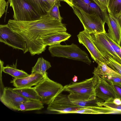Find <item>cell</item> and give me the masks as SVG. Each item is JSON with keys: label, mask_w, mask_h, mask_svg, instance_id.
Listing matches in <instances>:
<instances>
[{"label": "cell", "mask_w": 121, "mask_h": 121, "mask_svg": "<svg viewBox=\"0 0 121 121\" xmlns=\"http://www.w3.org/2000/svg\"><path fill=\"white\" fill-rule=\"evenodd\" d=\"M7 24L12 31L24 39L29 52L32 56L44 52L47 46L44 42L45 39L55 33L67 30L64 24L48 14L31 21L10 19Z\"/></svg>", "instance_id": "1"}, {"label": "cell", "mask_w": 121, "mask_h": 121, "mask_svg": "<svg viewBox=\"0 0 121 121\" xmlns=\"http://www.w3.org/2000/svg\"><path fill=\"white\" fill-rule=\"evenodd\" d=\"M98 79V76L94 74L82 81L72 82L64 86V91L69 93L68 96L72 101L95 99L97 98L95 90Z\"/></svg>", "instance_id": "2"}, {"label": "cell", "mask_w": 121, "mask_h": 121, "mask_svg": "<svg viewBox=\"0 0 121 121\" xmlns=\"http://www.w3.org/2000/svg\"><path fill=\"white\" fill-rule=\"evenodd\" d=\"M48 50L52 57H63L81 61L89 65L91 63L88 55L77 45H62L60 43L49 46Z\"/></svg>", "instance_id": "3"}, {"label": "cell", "mask_w": 121, "mask_h": 121, "mask_svg": "<svg viewBox=\"0 0 121 121\" xmlns=\"http://www.w3.org/2000/svg\"><path fill=\"white\" fill-rule=\"evenodd\" d=\"M71 7L83 25L84 30L89 33H106L104 28L105 23L98 15L95 13H89L73 5Z\"/></svg>", "instance_id": "4"}, {"label": "cell", "mask_w": 121, "mask_h": 121, "mask_svg": "<svg viewBox=\"0 0 121 121\" xmlns=\"http://www.w3.org/2000/svg\"><path fill=\"white\" fill-rule=\"evenodd\" d=\"M34 88L43 103L48 105L64 89L62 85L51 79L48 75Z\"/></svg>", "instance_id": "5"}, {"label": "cell", "mask_w": 121, "mask_h": 121, "mask_svg": "<svg viewBox=\"0 0 121 121\" xmlns=\"http://www.w3.org/2000/svg\"><path fill=\"white\" fill-rule=\"evenodd\" d=\"M8 1L13 11L14 20L29 21L41 17L26 0H9Z\"/></svg>", "instance_id": "6"}, {"label": "cell", "mask_w": 121, "mask_h": 121, "mask_svg": "<svg viewBox=\"0 0 121 121\" xmlns=\"http://www.w3.org/2000/svg\"><path fill=\"white\" fill-rule=\"evenodd\" d=\"M0 41L13 48L22 50L24 54L29 52L24 39L12 31L7 24L0 25Z\"/></svg>", "instance_id": "7"}, {"label": "cell", "mask_w": 121, "mask_h": 121, "mask_svg": "<svg viewBox=\"0 0 121 121\" xmlns=\"http://www.w3.org/2000/svg\"><path fill=\"white\" fill-rule=\"evenodd\" d=\"M82 107L74 104L68 95L62 94L57 95L48 105L47 109L49 112L56 114L71 113Z\"/></svg>", "instance_id": "8"}, {"label": "cell", "mask_w": 121, "mask_h": 121, "mask_svg": "<svg viewBox=\"0 0 121 121\" xmlns=\"http://www.w3.org/2000/svg\"><path fill=\"white\" fill-rule=\"evenodd\" d=\"M105 33H89L93 43L107 63L108 58L110 57L121 64V59L108 41Z\"/></svg>", "instance_id": "9"}, {"label": "cell", "mask_w": 121, "mask_h": 121, "mask_svg": "<svg viewBox=\"0 0 121 121\" xmlns=\"http://www.w3.org/2000/svg\"><path fill=\"white\" fill-rule=\"evenodd\" d=\"M0 99L7 107L15 111H18L21 104L29 100L13 91V88L8 87L4 88Z\"/></svg>", "instance_id": "10"}, {"label": "cell", "mask_w": 121, "mask_h": 121, "mask_svg": "<svg viewBox=\"0 0 121 121\" xmlns=\"http://www.w3.org/2000/svg\"><path fill=\"white\" fill-rule=\"evenodd\" d=\"M77 36L79 43L86 47L89 52L92 59L97 64L100 62L107 64V62L91 39L89 33L84 30L80 32Z\"/></svg>", "instance_id": "11"}, {"label": "cell", "mask_w": 121, "mask_h": 121, "mask_svg": "<svg viewBox=\"0 0 121 121\" xmlns=\"http://www.w3.org/2000/svg\"><path fill=\"white\" fill-rule=\"evenodd\" d=\"M103 19L108 27V36L118 44L120 45L121 36V26L118 19L107 13H103Z\"/></svg>", "instance_id": "12"}, {"label": "cell", "mask_w": 121, "mask_h": 121, "mask_svg": "<svg viewBox=\"0 0 121 121\" xmlns=\"http://www.w3.org/2000/svg\"><path fill=\"white\" fill-rule=\"evenodd\" d=\"M98 76V81L95 90L96 96L106 102H112L114 99L118 98L110 84Z\"/></svg>", "instance_id": "13"}, {"label": "cell", "mask_w": 121, "mask_h": 121, "mask_svg": "<svg viewBox=\"0 0 121 121\" xmlns=\"http://www.w3.org/2000/svg\"><path fill=\"white\" fill-rule=\"evenodd\" d=\"M45 77L37 73H31L28 76L21 78H14L11 81L16 88L30 87L36 86Z\"/></svg>", "instance_id": "14"}, {"label": "cell", "mask_w": 121, "mask_h": 121, "mask_svg": "<svg viewBox=\"0 0 121 121\" xmlns=\"http://www.w3.org/2000/svg\"><path fill=\"white\" fill-rule=\"evenodd\" d=\"M117 112V111L106 107L91 106L82 107L79 109L72 112L71 113L98 114H111Z\"/></svg>", "instance_id": "15"}, {"label": "cell", "mask_w": 121, "mask_h": 121, "mask_svg": "<svg viewBox=\"0 0 121 121\" xmlns=\"http://www.w3.org/2000/svg\"><path fill=\"white\" fill-rule=\"evenodd\" d=\"M41 16L47 15L52 7L48 0H26Z\"/></svg>", "instance_id": "16"}, {"label": "cell", "mask_w": 121, "mask_h": 121, "mask_svg": "<svg viewBox=\"0 0 121 121\" xmlns=\"http://www.w3.org/2000/svg\"><path fill=\"white\" fill-rule=\"evenodd\" d=\"M71 36V35L66 31L57 32L45 39L44 42L46 46L59 44L68 40Z\"/></svg>", "instance_id": "17"}, {"label": "cell", "mask_w": 121, "mask_h": 121, "mask_svg": "<svg viewBox=\"0 0 121 121\" xmlns=\"http://www.w3.org/2000/svg\"><path fill=\"white\" fill-rule=\"evenodd\" d=\"M97 67H95L93 72L94 74L100 77L111 76L121 77V75L108 66L104 63L100 62Z\"/></svg>", "instance_id": "18"}, {"label": "cell", "mask_w": 121, "mask_h": 121, "mask_svg": "<svg viewBox=\"0 0 121 121\" xmlns=\"http://www.w3.org/2000/svg\"><path fill=\"white\" fill-rule=\"evenodd\" d=\"M51 67L50 62L43 57H39L35 66L32 67L31 73H38L45 77L48 75L47 70Z\"/></svg>", "instance_id": "19"}, {"label": "cell", "mask_w": 121, "mask_h": 121, "mask_svg": "<svg viewBox=\"0 0 121 121\" xmlns=\"http://www.w3.org/2000/svg\"><path fill=\"white\" fill-rule=\"evenodd\" d=\"M43 104L40 100H29L21 104L18 111L25 112L40 110L44 108Z\"/></svg>", "instance_id": "20"}, {"label": "cell", "mask_w": 121, "mask_h": 121, "mask_svg": "<svg viewBox=\"0 0 121 121\" xmlns=\"http://www.w3.org/2000/svg\"><path fill=\"white\" fill-rule=\"evenodd\" d=\"M13 91L29 100H40L41 99L34 87L13 88Z\"/></svg>", "instance_id": "21"}, {"label": "cell", "mask_w": 121, "mask_h": 121, "mask_svg": "<svg viewBox=\"0 0 121 121\" xmlns=\"http://www.w3.org/2000/svg\"><path fill=\"white\" fill-rule=\"evenodd\" d=\"M107 11L118 19L121 14V0H108Z\"/></svg>", "instance_id": "22"}, {"label": "cell", "mask_w": 121, "mask_h": 121, "mask_svg": "<svg viewBox=\"0 0 121 121\" xmlns=\"http://www.w3.org/2000/svg\"><path fill=\"white\" fill-rule=\"evenodd\" d=\"M2 71L16 78H23L29 75L23 70L17 69L14 64L10 66L7 65L3 67Z\"/></svg>", "instance_id": "23"}, {"label": "cell", "mask_w": 121, "mask_h": 121, "mask_svg": "<svg viewBox=\"0 0 121 121\" xmlns=\"http://www.w3.org/2000/svg\"><path fill=\"white\" fill-rule=\"evenodd\" d=\"M60 1L56 0L54 4L49 11L48 14L59 21L61 22L62 18L60 16L59 7L61 6Z\"/></svg>", "instance_id": "24"}, {"label": "cell", "mask_w": 121, "mask_h": 121, "mask_svg": "<svg viewBox=\"0 0 121 121\" xmlns=\"http://www.w3.org/2000/svg\"><path fill=\"white\" fill-rule=\"evenodd\" d=\"M73 5L80 8L90 13V5L92 0H72Z\"/></svg>", "instance_id": "25"}, {"label": "cell", "mask_w": 121, "mask_h": 121, "mask_svg": "<svg viewBox=\"0 0 121 121\" xmlns=\"http://www.w3.org/2000/svg\"><path fill=\"white\" fill-rule=\"evenodd\" d=\"M97 106H104L113 110L121 112V104L118 105L113 103L112 102H99L97 103Z\"/></svg>", "instance_id": "26"}, {"label": "cell", "mask_w": 121, "mask_h": 121, "mask_svg": "<svg viewBox=\"0 0 121 121\" xmlns=\"http://www.w3.org/2000/svg\"><path fill=\"white\" fill-rule=\"evenodd\" d=\"M108 66L121 75V64L110 57L108 58Z\"/></svg>", "instance_id": "27"}, {"label": "cell", "mask_w": 121, "mask_h": 121, "mask_svg": "<svg viewBox=\"0 0 121 121\" xmlns=\"http://www.w3.org/2000/svg\"><path fill=\"white\" fill-rule=\"evenodd\" d=\"M105 34L107 40L115 52L121 59V46L110 39L108 36L106 32Z\"/></svg>", "instance_id": "28"}, {"label": "cell", "mask_w": 121, "mask_h": 121, "mask_svg": "<svg viewBox=\"0 0 121 121\" xmlns=\"http://www.w3.org/2000/svg\"><path fill=\"white\" fill-rule=\"evenodd\" d=\"M89 7L90 13H95L99 15L103 19V13L93 1L90 3Z\"/></svg>", "instance_id": "29"}, {"label": "cell", "mask_w": 121, "mask_h": 121, "mask_svg": "<svg viewBox=\"0 0 121 121\" xmlns=\"http://www.w3.org/2000/svg\"><path fill=\"white\" fill-rule=\"evenodd\" d=\"M100 77L109 83L121 85V77L109 76Z\"/></svg>", "instance_id": "30"}, {"label": "cell", "mask_w": 121, "mask_h": 121, "mask_svg": "<svg viewBox=\"0 0 121 121\" xmlns=\"http://www.w3.org/2000/svg\"><path fill=\"white\" fill-rule=\"evenodd\" d=\"M103 13L107 11L108 0H92Z\"/></svg>", "instance_id": "31"}, {"label": "cell", "mask_w": 121, "mask_h": 121, "mask_svg": "<svg viewBox=\"0 0 121 121\" xmlns=\"http://www.w3.org/2000/svg\"><path fill=\"white\" fill-rule=\"evenodd\" d=\"M109 84L118 97L121 100V87L120 85Z\"/></svg>", "instance_id": "32"}, {"label": "cell", "mask_w": 121, "mask_h": 121, "mask_svg": "<svg viewBox=\"0 0 121 121\" xmlns=\"http://www.w3.org/2000/svg\"><path fill=\"white\" fill-rule=\"evenodd\" d=\"M7 3L5 0H0V17L1 18L6 11L5 8Z\"/></svg>", "instance_id": "33"}, {"label": "cell", "mask_w": 121, "mask_h": 121, "mask_svg": "<svg viewBox=\"0 0 121 121\" xmlns=\"http://www.w3.org/2000/svg\"><path fill=\"white\" fill-rule=\"evenodd\" d=\"M113 102L117 105H120L121 104V100L118 98H116L113 99Z\"/></svg>", "instance_id": "34"}, {"label": "cell", "mask_w": 121, "mask_h": 121, "mask_svg": "<svg viewBox=\"0 0 121 121\" xmlns=\"http://www.w3.org/2000/svg\"><path fill=\"white\" fill-rule=\"evenodd\" d=\"M64 1L66 2L70 7H71L73 4L72 3V0H63Z\"/></svg>", "instance_id": "35"}, {"label": "cell", "mask_w": 121, "mask_h": 121, "mask_svg": "<svg viewBox=\"0 0 121 121\" xmlns=\"http://www.w3.org/2000/svg\"><path fill=\"white\" fill-rule=\"evenodd\" d=\"M52 7L54 4L56 0H48Z\"/></svg>", "instance_id": "36"}, {"label": "cell", "mask_w": 121, "mask_h": 121, "mask_svg": "<svg viewBox=\"0 0 121 121\" xmlns=\"http://www.w3.org/2000/svg\"><path fill=\"white\" fill-rule=\"evenodd\" d=\"M72 79L73 82H77L78 81V77L76 75H74V77L72 78Z\"/></svg>", "instance_id": "37"}, {"label": "cell", "mask_w": 121, "mask_h": 121, "mask_svg": "<svg viewBox=\"0 0 121 121\" xmlns=\"http://www.w3.org/2000/svg\"><path fill=\"white\" fill-rule=\"evenodd\" d=\"M119 20V22H120V24H121V20ZM120 46H121V41H120Z\"/></svg>", "instance_id": "38"}, {"label": "cell", "mask_w": 121, "mask_h": 121, "mask_svg": "<svg viewBox=\"0 0 121 121\" xmlns=\"http://www.w3.org/2000/svg\"><path fill=\"white\" fill-rule=\"evenodd\" d=\"M120 86H121V85H120Z\"/></svg>", "instance_id": "39"}, {"label": "cell", "mask_w": 121, "mask_h": 121, "mask_svg": "<svg viewBox=\"0 0 121 121\" xmlns=\"http://www.w3.org/2000/svg\"></svg>", "instance_id": "40"}]
</instances>
